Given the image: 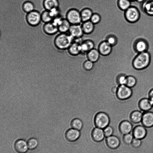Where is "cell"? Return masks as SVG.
<instances>
[{
	"label": "cell",
	"mask_w": 153,
	"mask_h": 153,
	"mask_svg": "<svg viewBox=\"0 0 153 153\" xmlns=\"http://www.w3.org/2000/svg\"><path fill=\"white\" fill-rule=\"evenodd\" d=\"M151 56L149 53L145 51L138 53L132 62V67L137 70H142L147 68L150 65Z\"/></svg>",
	"instance_id": "cell-1"
},
{
	"label": "cell",
	"mask_w": 153,
	"mask_h": 153,
	"mask_svg": "<svg viewBox=\"0 0 153 153\" xmlns=\"http://www.w3.org/2000/svg\"><path fill=\"white\" fill-rule=\"evenodd\" d=\"M74 38L68 32L60 33L55 37L54 44L58 49L61 51L65 50L68 48Z\"/></svg>",
	"instance_id": "cell-2"
},
{
	"label": "cell",
	"mask_w": 153,
	"mask_h": 153,
	"mask_svg": "<svg viewBox=\"0 0 153 153\" xmlns=\"http://www.w3.org/2000/svg\"><path fill=\"white\" fill-rule=\"evenodd\" d=\"M110 119L108 114L106 113L101 111L96 114L94 118L95 126L103 129L109 125Z\"/></svg>",
	"instance_id": "cell-3"
},
{
	"label": "cell",
	"mask_w": 153,
	"mask_h": 153,
	"mask_svg": "<svg viewBox=\"0 0 153 153\" xmlns=\"http://www.w3.org/2000/svg\"><path fill=\"white\" fill-rule=\"evenodd\" d=\"M133 94L132 88L126 85H119L117 87L116 96L119 100L125 101L129 99Z\"/></svg>",
	"instance_id": "cell-4"
},
{
	"label": "cell",
	"mask_w": 153,
	"mask_h": 153,
	"mask_svg": "<svg viewBox=\"0 0 153 153\" xmlns=\"http://www.w3.org/2000/svg\"><path fill=\"white\" fill-rule=\"evenodd\" d=\"M125 16L126 20L131 23L137 21L140 16V12L136 7L131 6L125 11Z\"/></svg>",
	"instance_id": "cell-5"
},
{
	"label": "cell",
	"mask_w": 153,
	"mask_h": 153,
	"mask_svg": "<svg viewBox=\"0 0 153 153\" xmlns=\"http://www.w3.org/2000/svg\"><path fill=\"white\" fill-rule=\"evenodd\" d=\"M66 19L71 25L82 24V23L80 12L76 9L69 10L67 13Z\"/></svg>",
	"instance_id": "cell-6"
},
{
	"label": "cell",
	"mask_w": 153,
	"mask_h": 153,
	"mask_svg": "<svg viewBox=\"0 0 153 153\" xmlns=\"http://www.w3.org/2000/svg\"><path fill=\"white\" fill-rule=\"evenodd\" d=\"M26 19L27 22L29 25L33 27L36 26L42 21L41 13L34 10L27 13Z\"/></svg>",
	"instance_id": "cell-7"
},
{
	"label": "cell",
	"mask_w": 153,
	"mask_h": 153,
	"mask_svg": "<svg viewBox=\"0 0 153 153\" xmlns=\"http://www.w3.org/2000/svg\"><path fill=\"white\" fill-rule=\"evenodd\" d=\"M134 49L137 53L148 51L149 45L147 41L143 38L137 39L134 44Z\"/></svg>",
	"instance_id": "cell-8"
},
{
	"label": "cell",
	"mask_w": 153,
	"mask_h": 153,
	"mask_svg": "<svg viewBox=\"0 0 153 153\" xmlns=\"http://www.w3.org/2000/svg\"><path fill=\"white\" fill-rule=\"evenodd\" d=\"M131 133L134 138L142 140L146 136L147 130L143 125H138L133 127Z\"/></svg>",
	"instance_id": "cell-9"
},
{
	"label": "cell",
	"mask_w": 153,
	"mask_h": 153,
	"mask_svg": "<svg viewBox=\"0 0 153 153\" xmlns=\"http://www.w3.org/2000/svg\"><path fill=\"white\" fill-rule=\"evenodd\" d=\"M141 123L146 128L153 126V112L150 111L143 112Z\"/></svg>",
	"instance_id": "cell-10"
},
{
	"label": "cell",
	"mask_w": 153,
	"mask_h": 153,
	"mask_svg": "<svg viewBox=\"0 0 153 153\" xmlns=\"http://www.w3.org/2000/svg\"><path fill=\"white\" fill-rule=\"evenodd\" d=\"M80 135V131L72 128L67 130L65 133V139L68 141L71 142L77 140Z\"/></svg>",
	"instance_id": "cell-11"
},
{
	"label": "cell",
	"mask_w": 153,
	"mask_h": 153,
	"mask_svg": "<svg viewBox=\"0 0 153 153\" xmlns=\"http://www.w3.org/2000/svg\"><path fill=\"white\" fill-rule=\"evenodd\" d=\"M133 128V126L131 122L128 120L122 121L119 126V131L123 135L131 132Z\"/></svg>",
	"instance_id": "cell-12"
},
{
	"label": "cell",
	"mask_w": 153,
	"mask_h": 153,
	"mask_svg": "<svg viewBox=\"0 0 153 153\" xmlns=\"http://www.w3.org/2000/svg\"><path fill=\"white\" fill-rule=\"evenodd\" d=\"M68 33L74 38L81 37L84 34L82 24L71 25Z\"/></svg>",
	"instance_id": "cell-13"
},
{
	"label": "cell",
	"mask_w": 153,
	"mask_h": 153,
	"mask_svg": "<svg viewBox=\"0 0 153 153\" xmlns=\"http://www.w3.org/2000/svg\"><path fill=\"white\" fill-rule=\"evenodd\" d=\"M43 29L44 32L48 35H54L59 32L58 26L53 21L45 23Z\"/></svg>",
	"instance_id": "cell-14"
},
{
	"label": "cell",
	"mask_w": 153,
	"mask_h": 153,
	"mask_svg": "<svg viewBox=\"0 0 153 153\" xmlns=\"http://www.w3.org/2000/svg\"><path fill=\"white\" fill-rule=\"evenodd\" d=\"M105 141L107 146L112 149L117 148L120 144V141L119 137L113 135L105 138Z\"/></svg>",
	"instance_id": "cell-15"
},
{
	"label": "cell",
	"mask_w": 153,
	"mask_h": 153,
	"mask_svg": "<svg viewBox=\"0 0 153 153\" xmlns=\"http://www.w3.org/2000/svg\"><path fill=\"white\" fill-rule=\"evenodd\" d=\"M98 50L102 55L106 56L109 55L112 50V46L106 41L101 42L99 46Z\"/></svg>",
	"instance_id": "cell-16"
},
{
	"label": "cell",
	"mask_w": 153,
	"mask_h": 153,
	"mask_svg": "<svg viewBox=\"0 0 153 153\" xmlns=\"http://www.w3.org/2000/svg\"><path fill=\"white\" fill-rule=\"evenodd\" d=\"M91 136L93 140L96 142H101L105 138L103 129L96 127L92 130Z\"/></svg>",
	"instance_id": "cell-17"
},
{
	"label": "cell",
	"mask_w": 153,
	"mask_h": 153,
	"mask_svg": "<svg viewBox=\"0 0 153 153\" xmlns=\"http://www.w3.org/2000/svg\"><path fill=\"white\" fill-rule=\"evenodd\" d=\"M138 107L143 112L150 111L152 108L148 97H143L140 100L138 103Z\"/></svg>",
	"instance_id": "cell-18"
},
{
	"label": "cell",
	"mask_w": 153,
	"mask_h": 153,
	"mask_svg": "<svg viewBox=\"0 0 153 153\" xmlns=\"http://www.w3.org/2000/svg\"><path fill=\"white\" fill-rule=\"evenodd\" d=\"M14 148L16 151L18 153H25L28 148L27 143L23 139H19L15 143Z\"/></svg>",
	"instance_id": "cell-19"
},
{
	"label": "cell",
	"mask_w": 153,
	"mask_h": 153,
	"mask_svg": "<svg viewBox=\"0 0 153 153\" xmlns=\"http://www.w3.org/2000/svg\"><path fill=\"white\" fill-rule=\"evenodd\" d=\"M143 113L138 109L133 110L129 115V120L131 123L136 124L141 122Z\"/></svg>",
	"instance_id": "cell-20"
},
{
	"label": "cell",
	"mask_w": 153,
	"mask_h": 153,
	"mask_svg": "<svg viewBox=\"0 0 153 153\" xmlns=\"http://www.w3.org/2000/svg\"><path fill=\"white\" fill-rule=\"evenodd\" d=\"M43 4L45 10L51 11L59 7L60 4L59 0H44Z\"/></svg>",
	"instance_id": "cell-21"
},
{
	"label": "cell",
	"mask_w": 153,
	"mask_h": 153,
	"mask_svg": "<svg viewBox=\"0 0 153 153\" xmlns=\"http://www.w3.org/2000/svg\"><path fill=\"white\" fill-rule=\"evenodd\" d=\"M142 9L147 14L153 16V0L145 1L141 3Z\"/></svg>",
	"instance_id": "cell-22"
},
{
	"label": "cell",
	"mask_w": 153,
	"mask_h": 153,
	"mask_svg": "<svg viewBox=\"0 0 153 153\" xmlns=\"http://www.w3.org/2000/svg\"><path fill=\"white\" fill-rule=\"evenodd\" d=\"M71 25L66 19L63 18L58 26L59 32L60 33H68Z\"/></svg>",
	"instance_id": "cell-23"
},
{
	"label": "cell",
	"mask_w": 153,
	"mask_h": 153,
	"mask_svg": "<svg viewBox=\"0 0 153 153\" xmlns=\"http://www.w3.org/2000/svg\"><path fill=\"white\" fill-rule=\"evenodd\" d=\"M100 55L98 50L95 48L90 51L87 53L88 59L94 63L99 60Z\"/></svg>",
	"instance_id": "cell-24"
},
{
	"label": "cell",
	"mask_w": 153,
	"mask_h": 153,
	"mask_svg": "<svg viewBox=\"0 0 153 153\" xmlns=\"http://www.w3.org/2000/svg\"><path fill=\"white\" fill-rule=\"evenodd\" d=\"M82 26L84 33L89 34L91 33L94 30L95 25L89 20L82 22Z\"/></svg>",
	"instance_id": "cell-25"
},
{
	"label": "cell",
	"mask_w": 153,
	"mask_h": 153,
	"mask_svg": "<svg viewBox=\"0 0 153 153\" xmlns=\"http://www.w3.org/2000/svg\"><path fill=\"white\" fill-rule=\"evenodd\" d=\"M70 54L73 55H77L81 53L80 44L73 42L68 49Z\"/></svg>",
	"instance_id": "cell-26"
},
{
	"label": "cell",
	"mask_w": 153,
	"mask_h": 153,
	"mask_svg": "<svg viewBox=\"0 0 153 153\" xmlns=\"http://www.w3.org/2000/svg\"><path fill=\"white\" fill-rule=\"evenodd\" d=\"M93 13L90 9L85 8L80 12V14L82 22L90 20Z\"/></svg>",
	"instance_id": "cell-27"
},
{
	"label": "cell",
	"mask_w": 153,
	"mask_h": 153,
	"mask_svg": "<svg viewBox=\"0 0 153 153\" xmlns=\"http://www.w3.org/2000/svg\"><path fill=\"white\" fill-rule=\"evenodd\" d=\"M71 126L72 128L80 131L83 127V123L80 119L75 118L71 121Z\"/></svg>",
	"instance_id": "cell-28"
},
{
	"label": "cell",
	"mask_w": 153,
	"mask_h": 153,
	"mask_svg": "<svg viewBox=\"0 0 153 153\" xmlns=\"http://www.w3.org/2000/svg\"><path fill=\"white\" fill-rule=\"evenodd\" d=\"M22 8L23 10L27 13L35 10L34 4L30 1H25L22 5Z\"/></svg>",
	"instance_id": "cell-29"
},
{
	"label": "cell",
	"mask_w": 153,
	"mask_h": 153,
	"mask_svg": "<svg viewBox=\"0 0 153 153\" xmlns=\"http://www.w3.org/2000/svg\"><path fill=\"white\" fill-rule=\"evenodd\" d=\"M41 20L45 23L52 21L53 18L50 11L45 10L41 13Z\"/></svg>",
	"instance_id": "cell-30"
},
{
	"label": "cell",
	"mask_w": 153,
	"mask_h": 153,
	"mask_svg": "<svg viewBox=\"0 0 153 153\" xmlns=\"http://www.w3.org/2000/svg\"><path fill=\"white\" fill-rule=\"evenodd\" d=\"M137 83V78L134 76L129 75L127 76L126 85L132 88L134 87Z\"/></svg>",
	"instance_id": "cell-31"
},
{
	"label": "cell",
	"mask_w": 153,
	"mask_h": 153,
	"mask_svg": "<svg viewBox=\"0 0 153 153\" xmlns=\"http://www.w3.org/2000/svg\"><path fill=\"white\" fill-rule=\"evenodd\" d=\"M118 4L120 9L124 11L131 6V1L129 0H119Z\"/></svg>",
	"instance_id": "cell-32"
},
{
	"label": "cell",
	"mask_w": 153,
	"mask_h": 153,
	"mask_svg": "<svg viewBox=\"0 0 153 153\" xmlns=\"http://www.w3.org/2000/svg\"><path fill=\"white\" fill-rule=\"evenodd\" d=\"M127 75L124 73L120 74L117 78V82L118 85H126Z\"/></svg>",
	"instance_id": "cell-33"
},
{
	"label": "cell",
	"mask_w": 153,
	"mask_h": 153,
	"mask_svg": "<svg viewBox=\"0 0 153 153\" xmlns=\"http://www.w3.org/2000/svg\"><path fill=\"white\" fill-rule=\"evenodd\" d=\"M28 148L30 150H33L35 149L38 146L37 140L35 138H31L27 142Z\"/></svg>",
	"instance_id": "cell-34"
},
{
	"label": "cell",
	"mask_w": 153,
	"mask_h": 153,
	"mask_svg": "<svg viewBox=\"0 0 153 153\" xmlns=\"http://www.w3.org/2000/svg\"><path fill=\"white\" fill-rule=\"evenodd\" d=\"M134 138L131 132L123 135L122 137L123 142L125 144L127 145L131 144Z\"/></svg>",
	"instance_id": "cell-35"
},
{
	"label": "cell",
	"mask_w": 153,
	"mask_h": 153,
	"mask_svg": "<svg viewBox=\"0 0 153 153\" xmlns=\"http://www.w3.org/2000/svg\"><path fill=\"white\" fill-rule=\"evenodd\" d=\"M106 41L111 46L114 47L117 44V37L113 35H110L107 38Z\"/></svg>",
	"instance_id": "cell-36"
},
{
	"label": "cell",
	"mask_w": 153,
	"mask_h": 153,
	"mask_svg": "<svg viewBox=\"0 0 153 153\" xmlns=\"http://www.w3.org/2000/svg\"><path fill=\"white\" fill-rule=\"evenodd\" d=\"M105 137H106L113 135L114 129L112 127L108 125L103 129Z\"/></svg>",
	"instance_id": "cell-37"
},
{
	"label": "cell",
	"mask_w": 153,
	"mask_h": 153,
	"mask_svg": "<svg viewBox=\"0 0 153 153\" xmlns=\"http://www.w3.org/2000/svg\"><path fill=\"white\" fill-rule=\"evenodd\" d=\"M94 66V63L88 59L85 61L83 64V67L87 71L92 70Z\"/></svg>",
	"instance_id": "cell-38"
},
{
	"label": "cell",
	"mask_w": 153,
	"mask_h": 153,
	"mask_svg": "<svg viewBox=\"0 0 153 153\" xmlns=\"http://www.w3.org/2000/svg\"><path fill=\"white\" fill-rule=\"evenodd\" d=\"M94 25L99 23L101 20L100 16L97 13H93L90 20Z\"/></svg>",
	"instance_id": "cell-39"
},
{
	"label": "cell",
	"mask_w": 153,
	"mask_h": 153,
	"mask_svg": "<svg viewBox=\"0 0 153 153\" xmlns=\"http://www.w3.org/2000/svg\"><path fill=\"white\" fill-rule=\"evenodd\" d=\"M142 144L141 140L134 138L132 141L131 145L132 146L135 148L139 147Z\"/></svg>",
	"instance_id": "cell-40"
},
{
	"label": "cell",
	"mask_w": 153,
	"mask_h": 153,
	"mask_svg": "<svg viewBox=\"0 0 153 153\" xmlns=\"http://www.w3.org/2000/svg\"><path fill=\"white\" fill-rule=\"evenodd\" d=\"M148 96V98L153 97V88H152L149 91Z\"/></svg>",
	"instance_id": "cell-41"
},
{
	"label": "cell",
	"mask_w": 153,
	"mask_h": 153,
	"mask_svg": "<svg viewBox=\"0 0 153 153\" xmlns=\"http://www.w3.org/2000/svg\"><path fill=\"white\" fill-rule=\"evenodd\" d=\"M150 103L153 108V97L149 98Z\"/></svg>",
	"instance_id": "cell-42"
},
{
	"label": "cell",
	"mask_w": 153,
	"mask_h": 153,
	"mask_svg": "<svg viewBox=\"0 0 153 153\" xmlns=\"http://www.w3.org/2000/svg\"><path fill=\"white\" fill-rule=\"evenodd\" d=\"M145 0H136V1L139 3H142L144 2Z\"/></svg>",
	"instance_id": "cell-43"
},
{
	"label": "cell",
	"mask_w": 153,
	"mask_h": 153,
	"mask_svg": "<svg viewBox=\"0 0 153 153\" xmlns=\"http://www.w3.org/2000/svg\"><path fill=\"white\" fill-rule=\"evenodd\" d=\"M131 1H136V0H129Z\"/></svg>",
	"instance_id": "cell-44"
}]
</instances>
